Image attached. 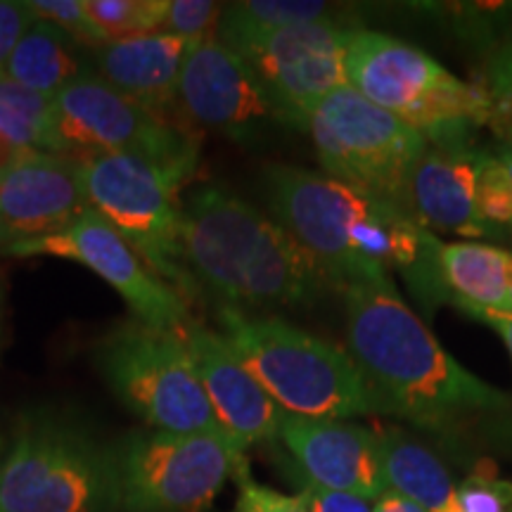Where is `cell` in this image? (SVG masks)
Returning a JSON list of instances; mask_svg holds the SVG:
<instances>
[{
	"label": "cell",
	"instance_id": "obj_5",
	"mask_svg": "<svg viewBox=\"0 0 512 512\" xmlns=\"http://www.w3.org/2000/svg\"><path fill=\"white\" fill-rule=\"evenodd\" d=\"M219 323L233 354L285 413L316 420L373 413L349 351L283 318L249 316L230 306L219 309Z\"/></svg>",
	"mask_w": 512,
	"mask_h": 512
},
{
	"label": "cell",
	"instance_id": "obj_35",
	"mask_svg": "<svg viewBox=\"0 0 512 512\" xmlns=\"http://www.w3.org/2000/svg\"><path fill=\"white\" fill-rule=\"evenodd\" d=\"M373 512H427L420 505H415L408 498L396 494V491H387L373 503Z\"/></svg>",
	"mask_w": 512,
	"mask_h": 512
},
{
	"label": "cell",
	"instance_id": "obj_19",
	"mask_svg": "<svg viewBox=\"0 0 512 512\" xmlns=\"http://www.w3.org/2000/svg\"><path fill=\"white\" fill-rule=\"evenodd\" d=\"M195 43L200 41L174 34L138 36L95 48L93 60L102 81L150 110L169 114L178 100L183 62Z\"/></svg>",
	"mask_w": 512,
	"mask_h": 512
},
{
	"label": "cell",
	"instance_id": "obj_14",
	"mask_svg": "<svg viewBox=\"0 0 512 512\" xmlns=\"http://www.w3.org/2000/svg\"><path fill=\"white\" fill-rule=\"evenodd\" d=\"M178 100L190 121L238 143H252L268 121H278L254 69L216 36L190 48L178 81Z\"/></svg>",
	"mask_w": 512,
	"mask_h": 512
},
{
	"label": "cell",
	"instance_id": "obj_27",
	"mask_svg": "<svg viewBox=\"0 0 512 512\" xmlns=\"http://www.w3.org/2000/svg\"><path fill=\"white\" fill-rule=\"evenodd\" d=\"M458 503L463 512H512V484L498 477L491 463H479L458 486Z\"/></svg>",
	"mask_w": 512,
	"mask_h": 512
},
{
	"label": "cell",
	"instance_id": "obj_1",
	"mask_svg": "<svg viewBox=\"0 0 512 512\" xmlns=\"http://www.w3.org/2000/svg\"><path fill=\"white\" fill-rule=\"evenodd\" d=\"M266 197L275 221L318 261L332 285L344 290L403 271L422 297H446L437 266L441 240L399 204L294 166L268 169Z\"/></svg>",
	"mask_w": 512,
	"mask_h": 512
},
{
	"label": "cell",
	"instance_id": "obj_26",
	"mask_svg": "<svg viewBox=\"0 0 512 512\" xmlns=\"http://www.w3.org/2000/svg\"><path fill=\"white\" fill-rule=\"evenodd\" d=\"M477 216L491 230L512 226V176L498 155L482 150L475 178Z\"/></svg>",
	"mask_w": 512,
	"mask_h": 512
},
{
	"label": "cell",
	"instance_id": "obj_25",
	"mask_svg": "<svg viewBox=\"0 0 512 512\" xmlns=\"http://www.w3.org/2000/svg\"><path fill=\"white\" fill-rule=\"evenodd\" d=\"M88 17L107 43L162 31L169 0H83Z\"/></svg>",
	"mask_w": 512,
	"mask_h": 512
},
{
	"label": "cell",
	"instance_id": "obj_24",
	"mask_svg": "<svg viewBox=\"0 0 512 512\" xmlns=\"http://www.w3.org/2000/svg\"><path fill=\"white\" fill-rule=\"evenodd\" d=\"M50 98L17 86L0 74V133L31 150H48Z\"/></svg>",
	"mask_w": 512,
	"mask_h": 512
},
{
	"label": "cell",
	"instance_id": "obj_9",
	"mask_svg": "<svg viewBox=\"0 0 512 512\" xmlns=\"http://www.w3.org/2000/svg\"><path fill=\"white\" fill-rule=\"evenodd\" d=\"M79 169L88 204L119 230L152 273L183 299L195 297L200 287L185 268L181 245L183 181L133 152L86 157Z\"/></svg>",
	"mask_w": 512,
	"mask_h": 512
},
{
	"label": "cell",
	"instance_id": "obj_28",
	"mask_svg": "<svg viewBox=\"0 0 512 512\" xmlns=\"http://www.w3.org/2000/svg\"><path fill=\"white\" fill-rule=\"evenodd\" d=\"M27 5L38 19H46V22L67 31L81 46L91 50L107 46L105 36L100 34L93 19L88 17L86 8H83V0H29Z\"/></svg>",
	"mask_w": 512,
	"mask_h": 512
},
{
	"label": "cell",
	"instance_id": "obj_22",
	"mask_svg": "<svg viewBox=\"0 0 512 512\" xmlns=\"http://www.w3.org/2000/svg\"><path fill=\"white\" fill-rule=\"evenodd\" d=\"M380 451L389 491L427 512H463L456 482L430 448L399 430H389L380 434Z\"/></svg>",
	"mask_w": 512,
	"mask_h": 512
},
{
	"label": "cell",
	"instance_id": "obj_6",
	"mask_svg": "<svg viewBox=\"0 0 512 512\" xmlns=\"http://www.w3.org/2000/svg\"><path fill=\"white\" fill-rule=\"evenodd\" d=\"M347 83L432 145H465L472 128L491 124L484 86L456 79L420 48L377 31H351Z\"/></svg>",
	"mask_w": 512,
	"mask_h": 512
},
{
	"label": "cell",
	"instance_id": "obj_12",
	"mask_svg": "<svg viewBox=\"0 0 512 512\" xmlns=\"http://www.w3.org/2000/svg\"><path fill=\"white\" fill-rule=\"evenodd\" d=\"M3 254L57 256L91 268L112 290H117L128 309L136 313V320L150 328L183 332L192 323L188 302L152 273L136 249L93 207H88L60 233L12 245Z\"/></svg>",
	"mask_w": 512,
	"mask_h": 512
},
{
	"label": "cell",
	"instance_id": "obj_2",
	"mask_svg": "<svg viewBox=\"0 0 512 512\" xmlns=\"http://www.w3.org/2000/svg\"><path fill=\"white\" fill-rule=\"evenodd\" d=\"M347 342L366 384L373 413H394L420 425L498 411L508 399L465 370L408 309L389 280L344 287Z\"/></svg>",
	"mask_w": 512,
	"mask_h": 512
},
{
	"label": "cell",
	"instance_id": "obj_23",
	"mask_svg": "<svg viewBox=\"0 0 512 512\" xmlns=\"http://www.w3.org/2000/svg\"><path fill=\"white\" fill-rule=\"evenodd\" d=\"M313 22H335V12L330 10L328 3H318V0H245V3H230L223 8L219 27H216V41L235 50L254 38L271 34V31Z\"/></svg>",
	"mask_w": 512,
	"mask_h": 512
},
{
	"label": "cell",
	"instance_id": "obj_17",
	"mask_svg": "<svg viewBox=\"0 0 512 512\" xmlns=\"http://www.w3.org/2000/svg\"><path fill=\"white\" fill-rule=\"evenodd\" d=\"M181 337L221 430L242 448L278 437L287 413L242 366L226 337L197 323Z\"/></svg>",
	"mask_w": 512,
	"mask_h": 512
},
{
	"label": "cell",
	"instance_id": "obj_7",
	"mask_svg": "<svg viewBox=\"0 0 512 512\" xmlns=\"http://www.w3.org/2000/svg\"><path fill=\"white\" fill-rule=\"evenodd\" d=\"M190 128L128 98L100 76L74 81L50 100L48 155L81 162L105 152H133L188 181L197 166Z\"/></svg>",
	"mask_w": 512,
	"mask_h": 512
},
{
	"label": "cell",
	"instance_id": "obj_32",
	"mask_svg": "<svg viewBox=\"0 0 512 512\" xmlns=\"http://www.w3.org/2000/svg\"><path fill=\"white\" fill-rule=\"evenodd\" d=\"M302 498L309 512H373V503L366 498L344 494V491H330L309 482L304 486Z\"/></svg>",
	"mask_w": 512,
	"mask_h": 512
},
{
	"label": "cell",
	"instance_id": "obj_8",
	"mask_svg": "<svg viewBox=\"0 0 512 512\" xmlns=\"http://www.w3.org/2000/svg\"><path fill=\"white\" fill-rule=\"evenodd\" d=\"M95 366L112 394L155 432L221 430L181 332L126 320L100 339Z\"/></svg>",
	"mask_w": 512,
	"mask_h": 512
},
{
	"label": "cell",
	"instance_id": "obj_20",
	"mask_svg": "<svg viewBox=\"0 0 512 512\" xmlns=\"http://www.w3.org/2000/svg\"><path fill=\"white\" fill-rule=\"evenodd\" d=\"M439 278L465 313H512V252L482 242H439Z\"/></svg>",
	"mask_w": 512,
	"mask_h": 512
},
{
	"label": "cell",
	"instance_id": "obj_37",
	"mask_svg": "<svg viewBox=\"0 0 512 512\" xmlns=\"http://www.w3.org/2000/svg\"><path fill=\"white\" fill-rule=\"evenodd\" d=\"M3 437H0V465H3V456H5V448H3ZM0 512H3V505H0Z\"/></svg>",
	"mask_w": 512,
	"mask_h": 512
},
{
	"label": "cell",
	"instance_id": "obj_10",
	"mask_svg": "<svg viewBox=\"0 0 512 512\" xmlns=\"http://www.w3.org/2000/svg\"><path fill=\"white\" fill-rule=\"evenodd\" d=\"M306 131L328 176L408 211V183L430 145L415 128L347 83L313 107Z\"/></svg>",
	"mask_w": 512,
	"mask_h": 512
},
{
	"label": "cell",
	"instance_id": "obj_11",
	"mask_svg": "<svg viewBox=\"0 0 512 512\" xmlns=\"http://www.w3.org/2000/svg\"><path fill=\"white\" fill-rule=\"evenodd\" d=\"M114 446L119 512H207L247 465L245 448L223 430L133 432Z\"/></svg>",
	"mask_w": 512,
	"mask_h": 512
},
{
	"label": "cell",
	"instance_id": "obj_30",
	"mask_svg": "<svg viewBox=\"0 0 512 512\" xmlns=\"http://www.w3.org/2000/svg\"><path fill=\"white\" fill-rule=\"evenodd\" d=\"M223 8L226 5L211 3V0H169V10H166L159 34L183 36L190 41L214 38L211 34L219 27Z\"/></svg>",
	"mask_w": 512,
	"mask_h": 512
},
{
	"label": "cell",
	"instance_id": "obj_4",
	"mask_svg": "<svg viewBox=\"0 0 512 512\" xmlns=\"http://www.w3.org/2000/svg\"><path fill=\"white\" fill-rule=\"evenodd\" d=\"M3 512H119L117 446L74 413L34 408L0 465Z\"/></svg>",
	"mask_w": 512,
	"mask_h": 512
},
{
	"label": "cell",
	"instance_id": "obj_21",
	"mask_svg": "<svg viewBox=\"0 0 512 512\" xmlns=\"http://www.w3.org/2000/svg\"><path fill=\"white\" fill-rule=\"evenodd\" d=\"M83 48L67 31L36 19L12 50L3 74L17 86L53 100L74 81L91 76Z\"/></svg>",
	"mask_w": 512,
	"mask_h": 512
},
{
	"label": "cell",
	"instance_id": "obj_18",
	"mask_svg": "<svg viewBox=\"0 0 512 512\" xmlns=\"http://www.w3.org/2000/svg\"><path fill=\"white\" fill-rule=\"evenodd\" d=\"M482 150L465 145H427L408 183V211L422 228L463 238L496 235L477 216L475 178Z\"/></svg>",
	"mask_w": 512,
	"mask_h": 512
},
{
	"label": "cell",
	"instance_id": "obj_3",
	"mask_svg": "<svg viewBox=\"0 0 512 512\" xmlns=\"http://www.w3.org/2000/svg\"><path fill=\"white\" fill-rule=\"evenodd\" d=\"M181 245L195 285L230 309L306 306L332 285L278 221L216 185L195 190L183 204Z\"/></svg>",
	"mask_w": 512,
	"mask_h": 512
},
{
	"label": "cell",
	"instance_id": "obj_36",
	"mask_svg": "<svg viewBox=\"0 0 512 512\" xmlns=\"http://www.w3.org/2000/svg\"><path fill=\"white\" fill-rule=\"evenodd\" d=\"M498 157L503 159L505 166H508L510 176H512V143H503L501 145V152H498Z\"/></svg>",
	"mask_w": 512,
	"mask_h": 512
},
{
	"label": "cell",
	"instance_id": "obj_16",
	"mask_svg": "<svg viewBox=\"0 0 512 512\" xmlns=\"http://www.w3.org/2000/svg\"><path fill=\"white\" fill-rule=\"evenodd\" d=\"M88 207L79 162L34 152L0 178V252L60 233Z\"/></svg>",
	"mask_w": 512,
	"mask_h": 512
},
{
	"label": "cell",
	"instance_id": "obj_33",
	"mask_svg": "<svg viewBox=\"0 0 512 512\" xmlns=\"http://www.w3.org/2000/svg\"><path fill=\"white\" fill-rule=\"evenodd\" d=\"M34 152H38V150H31V147L19 145L12 138L5 136V133H0V178L8 176L17 164H22L24 159L34 155Z\"/></svg>",
	"mask_w": 512,
	"mask_h": 512
},
{
	"label": "cell",
	"instance_id": "obj_13",
	"mask_svg": "<svg viewBox=\"0 0 512 512\" xmlns=\"http://www.w3.org/2000/svg\"><path fill=\"white\" fill-rule=\"evenodd\" d=\"M349 38L351 29L335 19L271 31L235 53L264 83L280 124L306 128L313 107L347 86Z\"/></svg>",
	"mask_w": 512,
	"mask_h": 512
},
{
	"label": "cell",
	"instance_id": "obj_29",
	"mask_svg": "<svg viewBox=\"0 0 512 512\" xmlns=\"http://www.w3.org/2000/svg\"><path fill=\"white\" fill-rule=\"evenodd\" d=\"M484 91L491 102V124L498 128L505 143H512V38L491 57L486 69Z\"/></svg>",
	"mask_w": 512,
	"mask_h": 512
},
{
	"label": "cell",
	"instance_id": "obj_15",
	"mask_svg": "<svg viewBox=\"0 0 512 512\" xmlns=\"http://www.w3.org/2000/svg\"><path fill=\"white\" fill-rule=\"evenodd\" d=\"M278 437L302 467L306 482L377 501L387 494L380 434L344 420L285 415Z\"/></svg>",
	"mask_w": 512,
	"mask_h": 512
},
{
	"label": "cell",
	"instance_id": "obj_34",
	"mask_svg": "<svg viewBox=\"0 0 512 512\" xmlns=\"http://www.w3.org/2000/svg\"><path fill=\"white\" fill-rule=\"evenodd\" d=\"M472 318L482 320L484 325H489V328H494V332L501 335V339L505 342V347L510 351V358H512V313H496V311H475L470 313Z\"/></svg>",
	"mask_w": 512,
	"mask_h": 512
},
{
	"label": "cell",
	"instance_id": "obj_31",
	"mask_svg": "<svg viewBox=\"0 0 512 512\" xmlns=\"http://www.w3.org/2000/svg\"><path fill=\"white\" fill-rule=\"evenodd\" d=\"M233 479L238 484L233 512H309L302 494L285 496L280 491L268 489V486L256 482L247 465H242Z\"/></svg>",
	"mask_w": 512,
	"mask_h": 512
}]
</instances>
